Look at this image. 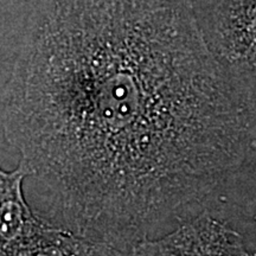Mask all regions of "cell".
Masks as SVG:
<instances>
[{"label":"cell","instance_id":"6da1fadb","mask_svg":"<svg viewBox=\"0 0 256 256\" xmlns=\"http://www.w3.org/2000/svg\"><path fill=\"white\" fill-rule=\"evenodd\" d=\"M2 128L60 226L88 241L223 220L255 186V84L216 56L191 0H40Z\"/></svg>","mask_w":256,"mask_h":256},{"label":"cell","instance_id":"277c9868","mask_svg":"<svg viewBox=\"0 0 256 256\" xmlns=\"http://www.w3.org/2000/svg\"><path fill=\"white\" fill-rule=\"evenodd\" d=\"M26 177L22 165L14 171L0 168V256L28 235L42 220L25 200L23 182Z\"/></svg>","mask_w":256,"mask_h":256},{"label":"cell","instance_id":"7a4b0ae2","mask_svg":"<svg viewBox=\"0 0 256 256\" xmlns=\"http://www.w3.org/2000/svg\"><path fill=\"white\" fill-rule=\"evenodd\" d=\"M215 48L222 62L246 81L255 83L254 0H229L224 4Z\"/></svg>","mask_w":256,"mask_h":256},{"label":"cell","instance_id":"8992f818","mask_svg":"<svg viewBox=\"0 0 256 256\" xmlns=\"http://www.w3.org/2000/svg\"><path fill=\"white\" fill-rule=\"evenodd\" d=\"M83 256H177L165 235L159 238H144L128 244H110L86 241Z\"/></svg>","mask_w":256,"mask_h":256},{"label":"cell","instance_id":"5b68a950","mask_svg":"<svg viewBox=\"0 0 256 256\" xmlns=\"http://www.w3.org/2000/svg\"><path fill=\"white\" fill-rule=\"evenodd\" d=\"M2 256H81V238L42 218L36 228Z\"/></svg>","mask_w":256,"mask_h":256},{"label":"cell","instance_id":"3957f363","mask_svg":"<svg viewBox=\"0 0 256 256\" xmlns=\"http://www.w3.org/2000/svg\"><path fill=\"white\" fill-rule=\"evenodd\" d=\"M165 236L177 256H254L229 222L208 214L185 220Z\"/></svg>","mask_w":256,"mask_h":256}]
</instances>
